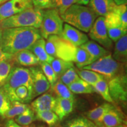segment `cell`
<instances>
[{
    "instance_id": "cell-1",
    "label": "cell",
    "mask_w": 127,
    "mask_h": 127,
    "mask_svg": "<svg viewBox=\"0 0 127 127\" xmlns=\"http://www.w3.org/2000/svg\"><path fill=\"white\" fill-rule=\"evenodd\" d=\"M41 38L38 28H6L2 30L0 47L6 53L14 55L21 51L28 50L36 40Z\"/></svg>"
},
{
    "instance_id": "cell-2",
    "label": "cell",
    "mask_w": 127,
    "mask_h": 127,
    "mask_svg": "<svg viewBox=\"0 0 127 127\" xmlns=\"http://www.w3.org/2000/svg\"><path fill=\"white\" fill-rule=\"evenodd\" d=\"M98 16L86 5L73 4L61 15L64 23L80 30L88 32Z\"/></svg>"
},
{
    "instance_id": "cell-3",
    "label": "cell",
    "mask_w": 127,
    "mask_h": 127,
    "mask_svg": "<svg viewBox=\"0 0 127 127\" xmlns=\"http://www.w3.org/2000/svg\"><path fill=\"white\" fill-rule=\"evenodd\" d=\"M42 20V9L28 8L23 11L0 21L2 30L9 28L34 27L39 28Z\"/></svg>"
},
{
    "instance_id": "cell-4",
    "label": "cell",
    "mask_w": 127,
    "mask_h": 127,
    "mask_svg": "<svg viewBox=\"0 0 127 127\" xmlns=\"http://www.w3.org/2000/svg\"><path fill=\"white\" fill-rule=\"evenodd\" d=\"M22 85L27 87L32 95V79L30 68L14 66L2 87L11 102L15 101V90Z\"/></svg>"
},
{
    "instance_id": "cell-5",
    "label": "cell",
    "mask_w": 127,
    "mask_h": 127,
    "mask_svg": "<svg viewBox=\"0 0 127 127\" xmlns=\"http://www.w3.org/2000/svg\"><path fill=\"white\" fill-rule=\"evenodd\" d=\"M82 69L95 71L102 75L107 81L118 75L125 74V64L115 61L111 53L84 66Z\"/></svg>"
},
{
    "instance_id": "cell-6",
    "label": "cell",
    "mask_w": 127,
    "mask_h": 127,
    "mask_svg": "<svg viewBox=\"0 0 127 127\" xmlns=\"http://www.w3.org/2000/svg\"><path fill=\"white\" fill-rule=\"evenodd\" d=\"M64 21L58 11L54 8L42 9V20L39 28L41 37L46 39L50 35L60 36Z\"/></svg>"
},
{
    "instance_id": "cell-7",
    "label": "cell",
    "mask_w": 127,
    "mask_h": 127,
    "mask_svg": "<svg viewBox=\"0 0 127 127\" xmlns=\"http://www.w3.org/2000/svg\"><path fill=\"white\" fill-rule=\"evenodd\" d=\"M88 37L107 50L113 47V41L108 35L104 17L99 16L96 18L88 32Z\"/></svg>"
},
{
    "instance_id": "cell-8",
    "label": "cell",
    "mask_w": 127,
    "mask_h": 127,
    "mask_svg": "<svg viewBox=\"0 0 127 127\" xmlns=\"http://www.w3.org/2000/svg\"><path fill=\"white\" fill-rule=\"evenodd\" d=\"M107 81L109 93L114 102L126 103L127 99L126 74L117 76Z\"/></svg>"
},
{
    "instance_id": "cell-9",
    "label": "cell",
    "mask_w": 127,
    "mask_h": 127,
    "mask_svg": "<svg viewBox=\"0 0 127 127\" xmlns=\"http://www.w3.org/2000/svg\"><path fill=\"white\" fill-rule=\"evenodd\" d=\"M31 7V0H8L0 4V21Z\"/></svg>"
},
{
    "instance_id": "cell-10",
    "label": "cell",
    "mask_w": 127,
    "mask_h": 127,
    "mask_svg": "<svg viewBox=\"0 0 127 127\" xmlns=\"http://www.w3.org/2000/svg\"><path fill=\"white\" fill-rule=\"evenodd\" d=\"M30 69L32 79V98L34 99L36 96L47 93L51 88V85L41 68L37 66H31Z\"/></svg>"
},
{
    "instance_id": "cell-11",
    "label": "cell",
    "mask_w": 127,
    "mask_h": 127,
    "mask_svg": "<svg viewBox=\"0 0 127 127\" xmlns=\"http://www.w3.org/2000/svg\"><path fill=\"white\" fill-rule=\"evenodd\" d=\"M105 25L109 38L115 42L127 34V28L123 27L120 20L113 11L105 17Z\"/></svg>"
},
{
    "instance_id": "cell-12",
    "label": "cell",
    "mask_w": 127,
    "mask_h": 127,
    "mask_svg": "<svg viewBox=\"0 0 127 127\" xmlns=\"http://www.w3.org/2000/svg\"><path fill=\"white\" fill-rule=\"evenodd\" d=\"M60 36L75 47H80L89 40L88 36L84 32L64 23Z\"/></svg>"
},
{
    "instance_id": "cell-13",
    "label": "cell",
    "mask_w": 127,
    "mask_h": 127,
    "mask_svg": "<svg viewBox=\"0 0 127 127\" xmlns=\"http://www.w3.org/2000/svg\"><path fill=\"white\" fill-rule=\"evenodd\" d=\"M56 103V97L48 93L39 95L31 103V108L34 112L53 111Z\"/></svg>"
},
{
    "instance_id": "cell-14",
    "label": "cell",
    "mask_w": 127,
    "mask_h": 127,
    "mask_svg": "<svg viewBox=\"0 0 127 127\" xmlns=\"http://www.w3.org/2000/svg\"><path fill=\"white\" fill-rule=\"evenodd\" d=\"M125 124V118L123 112L114 106L103 117L101 127H115Z\"/></svg>"
},
{
    "instance_id": "cell-15",
    "label": "cell",
    "mask_w": 127,
    "mask_h": 127,
    "mask_svg": "<svg viewBox=\"0 0 127 127\" xmlns=\"http://www.w3.org/2000/svg\"><path fill=\"white\" fill-rule=\"evenodd\" d=\"M88 5L98 17H104L111 13L117 5L113 0H90Z\"/></svg>"
},
{
    "instance_id": "cell-16",
    "label": "cell",
    "mask_w": 127,
    "mask_h": 127,
    "mask_svg": "<svg viewBox=\"0 0 127 127\" xmlns=\"http://www.w3.org/2000/svg\"><path fill=\"white\" fill-rule=\"evenodd\" d=\"M114 106L111 103H104L98 107L88 111L86 113L87 118L95 124L96 127H101L103 117Z\"/></svg>"
},
{
    "instance_id": "cell-17",
    "label": "cell",
    "mask_w": 127,
    "mask_h": 127,
    "mask_svg": "<svg viewBox=\"0 0 127 127\" xmlns=\"http://www.w3.org/2000/svg\"><path fill=\"white\" fill-rule=\"evenodd\" d=\"M80 47L85 50L90 55L93 62L111 53L109 51L93 40H88L81 45Z\"/></svg>"
},
{
    "instance_id": "cell-18",
    "label": "cell",
    "mask_w": 127,
    "mask_h": 127,
    "mask_svg": "<svg viewBox=\"0 0 127 127\" xmlns=\"http://www.w3.org/2000/svg\"><path fill=\"white\" fill-rule=\"evenodd\" d=\"M74 101L57 96L53 111L58 116L59 120L61 121L72 112L74 109Z\"/></svg>"
},
{
    "instance_id": "cell-19",
    "label": "cell",
    "mask_w": 127,
    "mask_h": 127,
    "mask_svg": "<svg viewBox=\"0 0 127 127\" xmlns=\"http://www.w3.org/2000/svg\"><path fill=\"white\" fill-rule=\"evenodd\" d=\"M35 55L39 62H46L50 64L54 58L48 54L45 50V39L41 38L36 40L29 49Z\"/></svg>"
},
{
    "instance_id": "cell-20",
    "label": "cell",
    "mask_w": 127,
    "mask_h": 127,
    "mask_svg": "<svg viewBox=\"0 0 127 127\" xmlns=\"http://www.w3.org/2000/svg\"><path fill=\"white\" fill-rule=\"evenodd\" d=\"M14 61L24 66H35L39 65L35 55L29 50H24L14 55Z\"/></svg>"
},
{
    "instance_id": "cell-21",
    "label": "cell",
    "mask_w": 127,
    "mask_h": 127,
    "mask_svg": "<svg viewBox=\"0 0 127 127\" xmlns=\"http://www.w3.org/2000/svg\"><path fill=\"white\" fill-rule=\"evenodd\" d=\"M115 43L112 57L118 63L126 64L127 60V34L122 36Z\"/></svg>"
},
{
    "instance_id": "cell-22",
    "label": "cell",
    "mask_w": 127,
    "mask_h": 127,
    "mask_svg": "<svg viewBox=\"0 0 127 127\" xmlns=\"http://www.w3.org/2000/svg\"><path fill=\"white\" fill-rule=\"evenodd\" d=\"M77 72L81 79L92 86H94L99 81L104 79V77L102 75L94 71L79 69L78 70L77 69Z\"/></svg>"
},
{
    "instance_id": "cell-23",
    "label": "cell",
    "mask_w": 127,
    "mask_h": 127,
    "mask_svg": "<svg viewBox=\"0 0 127 127\" xmlns=\"http://www.w3.org/2000/svg\"><path fill=\"white\" fill-rule=\"evenodd\" d=\"M68 87L73 94H93L95 93L93 86L90 85L81 78L77 81L73 82Z\"/></svg>"
},
{
    "instance_id": "cell-24",
    "label": "cell",
    "mask_w": 127,
    "mask_h": 127,
    "mask_svg": "<svg viewBox=\"0 0 127 127\" xmlns=\"http://www.w3.org/2000/svg\"><path fill=\"white\" fill-rule=\"evenodd\" d=\"M51 88L58 97L67 99L72 101H74L75 100L74 94L69 90L68 86L63 83L60 79L57 81Z\"/></svg>"
},
{
    "instance_id": "cell-25",
    "label": "cell",
    "mask_w": 127,
    "mask_h": 127,
    "mask_svg": "<svg viewBox=\"0 0 127 127\" xmlns=\"http://www.w3.org/2000/svg\"><path fill=\"white\" fill-rule=\"evenodd\" d=\"M30 107V106L25 103L20 102V101H13V102H11L10 108L5 114L4 118L8 119L15 118L17 116L23 113Z\"/></svg>"
},
{
    "instance_id": "cell-26",
    "label": "cell",
    "mask_w": 127,
    "mask_h": 127,
    "mask_svg": "<svg viewBox=\"0 0 127 127\" xmlns=\"http://www.w3.org/2000/svg\"><path fill=\"white\" fill-rule=\"evenodd\" d=\"M50 64L58 78H59L67 69L74 66L72 62L66 61L60 58H54Z\"/></svg>"
},
{
    "instance_id": "cell-27",
    "label": "cell",
    "mask_w": 127,
    "mask_h": 127,
    "mask_svg": "<svg viewBox=\"0 0 127 127\" xmlns=\"http://www.w3.org/2000/svg\"><path fill=\"white\" fill-rule=\"evenodd\" d=\"M36 120L34 111L31 107L28 108L23 113L15 117L14 121L16 123L23 127H28Z\"/></svg>"
},
{
    "instance_id": "cell-28",
    "label": "cell",
    "mask_w": 127,
    "mask_h": 127,
    "mask_svg": "<svg viewBox=\"0 0 127 127\" xmlns=\"http://www.w3.org/2000/svg\"><path fill=\"white\" fill-rule=\"evenodd\" d=\"M95 93H97L109 103H114L112 98H111L110 93H109L108 84L107 79H103L96 82L93 86Z\"/></svg>"
},
{
    "instance_id": "cell-29",
    "label": "cell",
    "mask_w": 127,
    "mask_h": 127,
    "mask_svg": "<svg viewBox=\"0 0 127 127\" xmlns=\"http://www.w3.org/2000/svg\"><path fill=\"white\" fill-rule=\"evenodd\" d=\"M36 118L42 121L49 126H52L57 123L59 118L53 111H44L36 112Z\"/></svg>"
},
{
    "instance_id": "cell-30",
    "label": "cell",
    "mask_w": 127,
    "mask_h": 127,
    "mask_svg": "<svg viewBox=\"0 0 127 127\" xmlns=\"http://www.w3.org/2000/svg\"><path fill=\"white\" fill-rule=\"evenodd\" d=\"M13 58L0 61V85L3 86L14 64Z\"/></svg>"
},
{
    "instance_id": "cell-31",
    "label": "cell",
    "mask_w": 127,
    "mask_h": 127,
    "mask_svg": "<svg viewBox=\"0 0 127 127\" xmlns=\"http://www.w3.org/2000/svg\"><path fill=\"white\" fill-rule=\"evenodd\" d=\"M78 3V0H51V8L57 9L61 15L72 5Z\"/></svg>"
},
{
    "instance_id": "cell-32",
    "label": "cell",
    "mask_w": 127,
    "mask_h": 127,
    "mask_svg": "<svg viewBox=\"0 0 127 127\" xmlns=\"http://www.w3.org/2000/svg\"><path fill=\"white\" fill-rule=\"evenodd\" d=\"M39 65L41 66V70L43 72L48 82H50L51 88H52L58 80V77L55 74L54 71L52 69L50 64L46 62H39Z\"/></svg>"
},
{
    "instance_id": "cell-33",
    "label": "cell",
    "mask_w": 127,
    "mask_h": 127,
    "mask_svg": "<svg viewBox=\"0 0 127 127\" xmlns=\"http://www.w3.org/2000/svg\"><path fill=\"white\" fill-rule=\"evenodd\" d=\"M79 79H80V78L78 75L77 69L74 66L67 69L60 77V80L68 87L73 82L78 81Z\"/></svg>"
},
{
    "instance_id": "cell-34",
    "label": "cell",
    "mask_w": 127,
    "mask_h": 127,
    "mask_svg": "<svg viewBox=\"0 0 127 127\" xmlns=\"http://www.w3.org/2000/svg\"><path fill=\"white\" fill-rule=\"evenodd\" d=\"M96 125L88 118L78 117L66 122L64 127H95Z\"/></svg>"
},
{
    "instance_id": "cell-35",
    "label": "cell",
    "mask_w": 127,
    "mask_h": 127,
    "mask_svg": "<svg viewBox=\"0 0 127 127\" xmlns=\"http://www.w3.org/2000/svg\"><path fill=\"white\" fill-rule=\"evenodd\" d=\"M113 11L116 14L124 28H127V4L117 5Z\"/></svg>"
},
{
    "instance_id": "cell-36",
    "label": "cell",
    "mask_w": 127,
    "mask_h": 127,
    "mask_svg": "<svg viewBox=\"0 0 127 127\" xmlns=\"http://www.w3.org/2000/svg\"><path fill=\"white\" fill-rule=\"evenodd\" d=\"M11 102L2 88L0 89V115L4 118L5 114L11 107Z\"/></svg>"
},
{
    "instance_id": "cell-37",
    "label": "cell",
    "mask_w": 127,
    "mask_h": 127,
    "mask_svg": "<svg viewBox=\"0 0 127 127\" xmlns=\"http://www.w3.org/2000/svg\"><path fill=\"white\" fill-rule=\"evenodd\" d=\"M33 7L36 9H45L51 8V0H31Z\"/></svg>"
},
{
    "instance_id": "cell-38",
    "label": "cell",
    "mask_w": 127,
    "mask_h": 127,
    "mask_svg": "<svg viewBox=\"0 0 127 127\" xmlns=\"http://www.w3.org/2000/svg\"><path fill=\"white\" fill-rule=\"evenodd\" d=\"M14 57V55L9 54L6 53L2 51L1 48L0 47V61H3L5 60L11 59Z\"/></svg>"
},
{
    "instance_id": "cell-39",
    "label": "cell",
    "mask_w": 127,
    "mask_h": 127,
    "mask_svg": "<svg viewBox=\"0 0 127 127\" xmlns=\"http://www.w3.org/2000/svg\"><path fill=\"white\" fill-rule=\"evenodd\" d=\"M5 127H23L18 125V124L16 123L15 121L12 119H9L7 121V123L5 124Z\"/></svg>"
},
{
    "instance_id": "cell-40",
    "label": "cell",
    "mask_w": 127,
    "mask_h": 127,
    "mask_svg": "<svg viewBox=\"0 0 127 127\" xmlns=\"http://www.w3.org/2000/svg\"><path fill=\"white\" fill-rule=\"evenodd\" d=\"M117 5L127 4V0H113Z\"/></svg>"
},
{
    "instance_id": "cell-41",
    "label": "cell",
    "mask_w": 127,
    "mask_h": 127,
    "mask_svg": "<svg viewBox=\"0 0 127 127\" xmlns=\"http://www.w3.org/2000/svg\"><path fill=\"white\" fill-rule=\"evenodd\" d=\"M90 0H78V4L83 5H87L88 4Z\"/></svg>"
},
{
    "instance_id": "cell-42",
    "label": "cell",
    "mask_w": 127,
    "mask_h": 127,
    "mask_svg": "<svg viewBox=\"0 0 127 127\" xmlns=\"http://www.w3.org/2000/svg\"><path fill=\"white\" fill-rule=\"evenodd\" d=\"M2 30L0 28V42H1V37H2Z\"/></svg>"
},
{
    "instance_id": "cell-43",
    "label": "cell",
    "mask_w": 127,
    "mask_h": 127,
    "mask_svg": "<svg viewBox=\"0 0 127 127\" xmlns=\"http://www.w3.org/2000/svg\"><path fill=\"white\" fill-rule=\"evenodd\" d=\"M115 127H127V126H126V125H125V124H122V125H118V126H117Z\"/></svg>"
},
{
    "instance_id": "cell-44",
    "label": "cell",
    "mask_w": 127,
    "mask_h": 127,
    "mask_svg": "<svg viewBox=\"0 0 127 127\" xmlns=\"http://www.w3.org/2000/svg\"><path fill=\"white\" fill-rule=\"evenodd\" d=\"M8 1V0H0V4H2V3H4L5 2V1Z\"/></svg>"
},
{
    "instance_id": "cell-45",
    "label": "cell",
    "mask_w": 127,
    "mask_h": 127,
    "mask_svg": "<svg viewBox=\"0 0 127 127\" xmlns=\"http://www.w3.org/2000/svg\"><path fill=\"white\" fill-rule=\"evenodd\" d=\"M1 88H2V86H1V85H0V89H1Z\"/></svg>"
},
{
    "instance_id": "cell-46",
    "label": "cell",
    "mask_w": 127,
    "mask_h": 127,
    "mask_svg": "<svg viewBox=\"0 0 127 127\" xmlns=\"http://www.w3.org/2000/svg\"></svg>"
}]
</instances>
